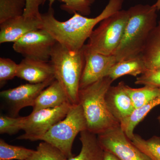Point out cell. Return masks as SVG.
<instances>
[{
	"instance_id": "cell-1",
	"label": "cell",
	"mask_w": 160,
	"mask_h": 160,
	"mask_svg": "<svg viewBox=\"0 0 160 160\" xmlns=\"http://www.w3.org/2000/svg\"><path fill=\"white\" fill-rule=\"evenodd\" d=\"M124 0H109L99 15L89 18L76 12L69 20L59 21L54 9L49 7L47 12L41 14L42 29H45L56 42L69 50L77 51L83 48L95 26L106 18L122 10Z\"/></svg>"
},
{
	"instance_id": "cell-2",
	"label": "cell",
	"mask_w": 160,
	"mask_h": 160,
	"mask_svg": "<svg viewBox=\"0 0 160 160\" xmlns=\"http://www.w3.org/2000/svg\"><path fill=\"white\" fill-rule=\"evenodd\" d=\"M129 18L114 55L117 62L140 56L150 32L157 25L156 8L138 4L128 9Z\"/></svg>"
},
{
	"instance_id": "cell-3",
	"label": "cell",
	"mask_w": 160,
	"mask_h": 160,
	"mask_svg": "<svg viewBox=\"0 0 160 160\" xmlns=\"http://www.w3.org/2000/svg\"><path fill=\"white\" fill-rule=\"evenodd\" d=\"M114 82L107 76L79 91V103L87 123V130L97 135L120 125L107 107L106 95Z\"/></svg>"
},
{
	"instance_id": "cell-4",
	"label": "cell",
	"mask_w": 160,
	"mask_h": 160,
	"mask_svg": "<svg viewBox=\"0 0 160 160\" xmlns=\"http://www.w3.org/2000/svg\"><path fill=\"white\" fill-rule=\"evenodd\" d=\"M49 62L55 79L64 88L69 102L78 104L80 81L85 64L83 47L78 51H71L57 42L52 49Z\"/></svg>"
},
{
	"instance_id": "cell-5",
	"label": "cell",
	"mask_w": 160,
	"mask_h": 160,
	"mask_svg": "<svg viewBox=\"0 0 160 160\" xmlns=\"http://www.w3.org/2000/svg\"><path fill=\"white\" fill-rule=\"evenodd\" d=\"M87 130V123L79 103L72 105L62 121L51 127L42 138L45 142L59 149L67 158L72 157V144L79 133Z\"/></svg>"
},
{
	"instance_id": "cell-6",
	"label": "cell",
	"mask_w": 160,
	"mask_h": 160,
	"mask_svg": "<svg viewBox=\"0 0 160 160\" xmlns=\"http://www.w3.org/2000/svg\"><path fill=\"white\" fill-rule=\"evenodd\" d=\"M129 18L128 9H122L104 19L92 31L85 46L98 53L114 55L122 41Z\"/></svg>"
},
{
	"instance_id": "cell-7",
	"label": "cell",
	"mask_w": 160,
	"mask_h": 160,
	"mask_svg": "<svg viewBox=\"0 0 160 160\" xmlns=\"http://www.w3.org/2000/svg\"><path fill=\"white\" fill-rule=\"evenodd\" d=\"M72 106L66 102L56 108L32 112L26 117L22 129L25 132L18 139L41 141L52 126L66 117Z\"/></svg>"
},
{
	"instance_id": "cell-8",
	"label": "cell",
	"mask_w": 160,
	"mask_h": 160,
	"mask_svg": "<svg viewBox=\"0 0 160 160\" xmlns=\"http://www.w3.org/2000/svg\"><path fill=\"white\" fill-rule=\"evenodd\" d=\"M43 29L30 32L13 43L12 48L25 58L49 62L52 49L56 43Z\"/></svg>"
},
{
	"instance_id": "cell-9",
	"label": "cell",
	"mask_w": 160,
	"mask_h": 160,
	"mask_svg": "<svg viewBox=\"0 0 160 160\" xmlns=\"http://www.w3.org/2000/svg\"><path fill=\"white\" fill-rule=\"evenodd\" d=\"M104 150L111 152L121 160H151L132 143L120 125L98 135Z\"/></svg>"
},
{
	"instance_id": "cell-10",
	"label": "cell",
	"mask_w": 160,
	"mask_h": 160,
	"mask_svg": "<svg viewBox=\"0 0 160 160\" xmlns=\"http://www.w3.org/2000/svg\"><path fill=\"white\" fill-rule=\"evenodd\" d=\"M53 81L40 84H23L1 91L0 96L7 106L10 116L17 117L23 108L28 106L33 107L36 99L41 92Z\"/></svg>"
},
{
	"instance_id": "cell-11",
	"label": "cell",
	"mask_w": 160,
	"mask_h": 160,
	"mask_svg": "<svg viewBox=\"0 0 160 160\" xmlns=\"http://www.w3.org/2000/svg\"><path fill=\"white\" fill-rule=\"evenodd\" d=\"M85 64L80 83V89L85 88L108 76L109 70L118 62L113 55H105L83 46Z\"/></svg>"
},
{
	"instance_id": "cell-12",
	"label": "cell",
	"mask_w": 160,
	"mask_h": 160,
	"mask_svg": "<svg viewBox=\"0 0 160 160\" xmlns=\"http://www.w3.org/2000/svg\"><path fill=\"white\" fill-rule=\"evenodd\" d=\"M41 29V18L22 16L11 19L0 24V43H14L30 32Z\"/></svg>"
},
{
	"instance_id": "cell-13",
	"label": "cell",
	"mask_w": 160,
	"mask_h": 160,
	"mask_svg": "<svg viewBox=\"0 0 160 160\" xmlns=\"http://www.w3.org/2000/svg\"><path fill=\"white\" fill-rule=\"evenodd\" d=\"M125 86V83L122 81L117 86H110L106 95L108 109L120 124L135 109L131 99L126 92Z\"/></svg>"
},
{
	"instance_id": "cell-14",
	"label": "cell",
	"mask_w": 160,
	"mask_h": 160,
	"mask_svg": "<svg viewBox=\"0 0 160 160\" xmlns=\"http://www.w3.org/2000/svg\"><path fill=\"white\" fill-rule=\"evenodd\" d=\"M17 77L31 84H40L55 79L50 62L27 58H24L18 64Z\"/></svg>"
},
{
	"instance_id": "cell-15",
	"label": "cell",
	"mask_w": 160,
	"mask_h": 160,
	"mask_svg": "<svg viewBox=\"0 0 160 160\" xmlns=\"http://www.w3.org/2000/svg\"><path fill=\"white\" fill-rule=\"evenodd\" d=\"M66 102H69V101L66 91L59 82L55 79L38 96L32 112L56 108Z\"/></svg>"
},
{
	"instance_id": "cell-16",
	"label": "cell",
	"mask_w": 160,
	"mask_h": 160,
	"mask_svg": "<svg viewBox=\"0 0 160 160\" xmlns=\"http://www.w3.org/2000/svg\"><path fill=\"white\" fill-rule=\"evenodd\" d=\"M82 149L78 155L65 160H103L105 150L100 144L98 135L84 130L80 133Z\"/></svg>"
},
{
	"instance_id": "cell-17",
	"label": "cell",
	"mask_w": 160,
	"mask_h": 160,
	"mask_svg": "<svg viewBox=\"0 0 160 160\" xmlns=\"http://www.w3.org/2000/svg\"><path fill=\"white\" fill-rule=\"evenodd\" d=\"M141 56L147 69L160 66V20L150 32Z\"/></svg>"
},
{
	"instance_id": "cell-18",
	"label": "cell",
	"mask_w": 160,
	"mask_h": 160,
	"mask_svg": "<svg viewBox=\"0 0 160 160\" xmlns=\"http://www.w3.org/2000/svg\"><path fill=\"white\" fill-rule=\"evenodd\" d=\"M141 56L138 57L118 62L112 67L107 76L114 81L121 77L130 75L137 77L147 70Z\"/></svg>"
},
{
	"instance_id": "cell-19",
	"label": "cell",
	"mask_w": 160,
	"mask_h": 160,
	"mask_svg": "<svg viewBox=\"0 0 160 160\" xmlns=\"http://www.w3.org/2000/svg\"><path fill=\"white\" fill-rule=\"evenodd\" d=\"M160 105V94L142 107L136 109L131 115L120 123V126L129 139L134 136L136 127L141 122L152 109Z\"/></svg>"
},
{
	"instance_id": "cell-20",
	"label": "cell",
	"mask_w": 160,
	"mask_h": 160,
	"mask_svg": "<svg viewBox=\"0 0 160 160\" xmlns=\"http://www.w3.org/2000/svg\"><path fill=\"white\" fill-rule=\"evenodd\" d=\"M125 89L135 109L144 106L160 94V88L153 86H145L142 88H133L126 85Z\"/></svg>"
},
{
	"instance_id": "cell-21",
	"label": "cell",
	"mask_w": 160,
	"mask_h": 160,
	"mask_svg": "<svg viewBox=\"0 0 160 160\" xmlns=\"http://www.w3.org/2000/svg\"><path fill=\"white\" fill-rule=\"evenodd\" d=\"M132 143L151 160H160V137L153 136L147 140L135 134Z\"/></svg>"
},
{
	"instance_id": "cell-22",
	"label": "cell",
	"mask_w": 160,
	"mask_h": 160,
	"mask_svg": "<svg viewBox=\"0 0 160 160\" xmlns=\"http://www.w3.org/2000/svg\"><path fill=\"white\" fill-rule=\"evenodd\" d=\"M26 6V0H0V24L23 16Z\"/></svg>"
},
{
	"instance_id": "cell-23",
	"label": "cell",
	"mask_w": 160,
	"mask_h": 160,
	"mask_svg": "<svg viewBox=\"0 0 160 160\" xmlns=\"http://www.w3.org/2000/svg\"><path fill=\"white\" fill-rule=\"evenodd\" d=\"M34 150L24 147L12 146L0 139V160H26Z\"/></svg>"
},
{
	"instance_id": "cell-24",
	"label": "cell",
	"mask_w": 160,
	"mask_h": 160,
	"mask_svg": "<svg viewBox=\"0 0 160 160\" xmlns=\"http://www.w3.org/2000/svg\"><path fill=\"white\" fill-rule=\"evenodd\" d=\"M49 7L56 1H61L63 3L61 5V9L69 14H74L76 12L87 16L91 12V7L96 0H48Z\"/></svg>"
},
{
	"instance_id": "cell-25",
	"label": "cell",
	"mask_w": 160,
	"mask_h": 160,
	"mask_svg": "<svg viewBox=\"0 0 160 160\" xmlns=\"http://www.w3.org/2000/svg\"><path fill=\"white\" fill-rule=\"evenodd\" d=\"M66 156L59 149L49 143H40L37 149L26 160H65Z\"/></svg>"
},
{
	"instance_id": "cell-26",
	"label": "cell",
	"mask_w": 160,
	"mask_h": 160,
	"mask_svg": "<svg viewBox=\"0 0 160 160\" xmlns=\"http://www.w3.org/2000/svg\"><path fill=\"white\" fill-rule=\"evenodd\" d=\"M26 117H12L1 115L0 116V133L12 135L22 130Z\"/></svg>"
},
{
	"instance_id": "cell-27",
	"label": "cell",
	"mask_w": 160,
	"mask_h": 160,
	"mask_svg": "<svg viewBox=\"0 0 160 160\" xmlns=\"http://www.w3.org/2000/svg\"><path fill=\"white\" fill-rule=\"evenodd\" d=\"M18 64L8 58H0V83L3 86L6 82L17 77Z\"/></svg>"
},
{
	"instance_id": "cell-28",
	"label": "cell",
	"mask_w": 160,
	"mask_h": 160,
	"mask_svg": "<svg viewBox=\"0 0 160 160\" xmlns=\"http://www.w3.org/2000/svg\"><path fill=\"white\" fill-rule=\"evenodd\" d=\"M135 84L160 88V66L147 69L144 73L137 78Z\"/></svg>"
},
{
	"instance_id": "cell-29",
	"label": "cell",
	"mask_w": 160,
	"mask_h": 160,
	"mask_svg": "<svg viewBox=\"0 0 160 160\" xmlns=\"http://www.w3.org/2000/svg\"><path fill=\"white\" fill-rule=\"evenodd\" d=\"M26 6L23 15L26 17L41 18L39 7L47 0H26Z\"/></svg>"
},
{
	"instance_id": "cell-30",
	"label": "cell",
	"mask_w": 160,
	"mask_h": 160,
	"mask_svg": "<svg viewBox=\"0 0 160 160\" xmlns=\"http://www.w3.org/2000/svg\"><path fill=\"white\" fill-rule=\"evenodd\" d=\"M103 160H121L111 152L105 150Z\"/></svg>"
},
{
	"instance_id": "cell-31",
	"label": "cell",
	"mask_w": 160,
	"mask_h": 160,
	"mask_svg": "<svg viewBox=\"0 0 160 160\" xmlns=\"http://www.w3.org/2000/svg\"><path fill=\"white\" fill-rule=\"evenodd\" d=\"M153 5L156 8L157 10H160V0H158Z\"/></svg>"
},
{
	"instance_id": "cell-32",
	"label": "cell",
	"mask_w": 160,
	"mask_h": 160,
	"mask_svg": "<svg viewBox=\"0 0 160 160\" xmlns=\"http://www.w3.org/2000/svg\"><path fill=\"white\" fill-rule=\"evenodd\" d=\"M158 122L160 124V115L158 117Z\"/></svg>"
}]
</instances>
